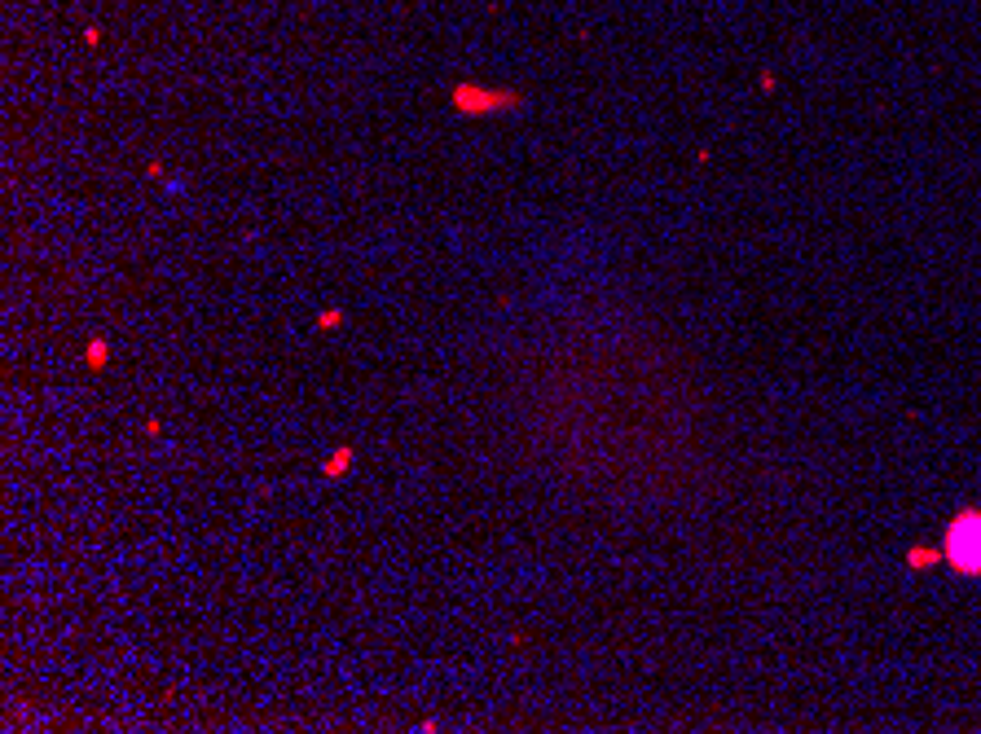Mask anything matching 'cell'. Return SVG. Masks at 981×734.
Masks as SVG:
<instances>
[{"label":"cell","instance_id":"obj_1","mask_svg":"<svg viewBox=\"0 0 981 734\" xmlns=\"http://www.w3.org/2000/svg\"><path fill=\"white\" fill-rule=\"evenodd\" d=\"M942 559L960 576H981V510L968 506L946 524L942 537Z\"/></svg>","mask_w":981,"mask_h":734},{"label":"cell","instance_id":"obj_2","mask_svg":"<svg viewBox=\"0 0 981 734\" xmlns=\"http://www.w3.org/2000/svg\"><path fill=\"white\" fill-rule=\"evenodd\" d=\"M449 106L458 115H502V110H520L524 93L520 88H493V84H471L462 80L449 88Z\"/></svg>","mask_w":981,"mask_h":734},{"label":"cell","instance_id":"obj_3","mask_svg":"<svg viewBox=\"0 0 981 734\" xmlns=\"http://www.w3.org/2000/svg\"><path fill=\"white\" fill-rule=\"evenodd\" d=\"M352 462H357V453H352V444H339L335 453L322 462V480H344V475L352 471Z\"/></svg>","mask_w":981,"mask_h":734},{"label":"cell","instance_id":"obj_4","mask_svg":"<svg viewBox=\"0 0 981 734\" xmlns=\"http://www.w3.org/2000/svg\"><path fill=\"white\" fill-rule=\"evenodd\" d=\"M84 365L93 374H102L106 365H110V343L106 339H88V348H84Z\"/></svg>","mask_w":981,"mask_h":734},{"label":"cell","instance_id":"obj_5","mask_svg":"<svg viewBox=\"0 0 981 734\" xmlns=\"http://www.w3.org/2000/svg\"><path fill=\"white\" fill-rule=\"evenodd\" d=\"M938 563H946L942 559V546H916V550H907V567H916V572H924V567H938Z\"/></svg>","mask_w":981,"mask_h":734},{"label":"cell","instance_id":"obj_6","mask_svg":"<svg viewBox=\"0 0 981 734\" xmlns=\"http://www.w3.org/2000/svg\"><path fill=\"white\" fill-rule=\"evenodd\" d=\"M313 326L322 330V335H326V330H339V326H344V308H322Z\"/></svg>","mask_w":981,"mask_h":734},{"label":"cell","instance_id":"obj_7","mask_svg":"<svg viewBox=\"0 0 981 734\" xmlns=\"http://www.w3.org/2000/svg\"><path fill=\"white\" fill-rule=\"evenodd\" d=\"M146 436L154 440V436H163V422L159 418H146Z\"/></svg>","mask_w":981,"mask_h":734}]
</instances>
